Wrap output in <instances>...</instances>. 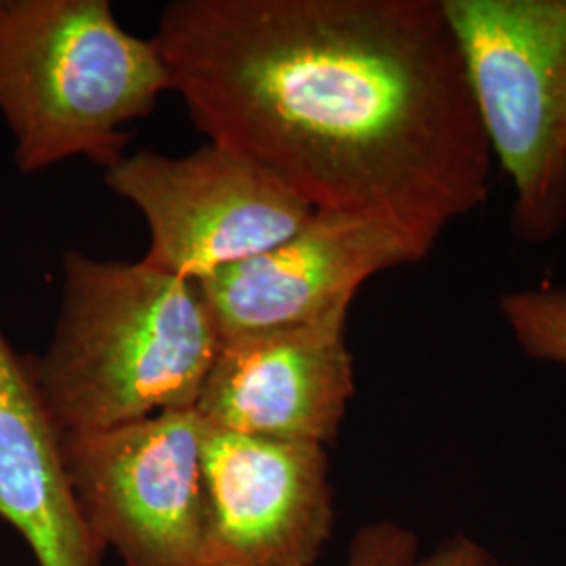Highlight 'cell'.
Here are the masks:
<instances>
[{
	"mask_svg": "<svg viewBox=\"0 0 566 566\" xmlns=\"http://www.w3.org/2000/svg\"><path fill=\"white\" fill-rule=\"evenodd\" d=\"M208 142L426 254L493 154L443 0H175L151 39Z\"/></svg>",
	"mask_w": 566,
	"mask_h": 566,
	"instance_id": "6da1fadb",
	"label": "cell"
},
{
	"mask_svg": "<svg viewBox=\"0 0 566 566\" xmlns=\"http://www.w3.org/2000/svg\"><path fill=\"white\" fill-rule=\"evenodd\" d=\"M219 344L198 282L67 252L53 338L23 364L55 432L78 434L196 409Z\"/></svg>",
	"mask_w": 566,
	"mask_h": 566,
	"instance_id": "7a4b0ae2",
	"label": "cell"
},
{
	"mask_svg": "<svg viewBox=\"0 0 566 566\" xmlns=\"http://www.w3.org/2000/svg\"><path fill=\"white\" fill-rule=\"evenodd\" d=\"M172 91L151 41L128 34L107 0H0V116L21 172L70 158L105 170L126 156V124Z\"/></svg>",
	"mask_w": 566,
	"mask_h": 566,
	"instance_id": "3957f363",
	"label": "cell"
},
{
	"mask_svg": "<svg viewBox=\"0 0 566 566\" xmlns=\"http://www.w3.org/2000/svg\"><path fill=\"white\" fill-rule=\"evenodd\" d=\"M493 158L514 187L512 231L566 224V0H443Z\"/></svg>",
	"mask_w": 566,
	"mask_h": 566,
	"instance_id": "277c9868",
	"label": "cell"
},
{
	"mask_svg": "<svg viewBox=\"0 0 566 566\" xmlns=\"http://www.w3.org/2000/svg\"><path fill=\"white\" fill-rule=\"evenodd\" d=\"M57 437L88 525L124 566H206L208 500L196 409Z\"/></svg>",
	"mask_w": 566,
	"mask_h": 566,
	"instance_id": "5b68a950",
	"label": "cell"
},
{
	"mask_svg": "<svg viewBox=\"0 0 566 566\" xmlns=\"http://www.w3.org/2000/svg\"><path fill=\"white\" fill-rule=\"evenodd\" d=\"M105 182L149 224L142 261L193 282L282 243L315 212L264 166L212 142L179 158L139 149Z\"/></svg>",
	"mask_w": 566,
	"mask_h": 566,
	"instance_id": "8992f818",
	"label": "cell"
},
{
	"mask_svg": "<svg viewBox=\"0 0 566 566\" xmlns=\"http://www.w3.org/2000/svg\"><path fill=\"white\" fill-rule=\"evenodd\" d=\"M206 566H315L334 533L324 446L240 434L202 420Z\"/></svg>",
	"mask_w": 566,
	"mask_h": 566,
	"instance_id": "52a82bcc",
	"label": "cell"
},
{
	"mask_svg": "<svg viewBox=\"0 0 566 566\" xmlns=\"http://www.w3.org/2000/svg\"><path fill=\"white\" fill-rule=\"evenodd\" d=\"M348 308L221 338L196 413L206 424L240 434L334 443L355 395Z\"/></svg>",
	"mask_w": 566,
	"mask_h": 566,
	"instance_id": "ba28073f",
	"label": "cell"
},
{
	"mask_svg": "<svg viewBox=\"0 0 566 566\" xmlns=\"http://www.w3.org/2000/svg\"><path fill=\"white\" fill-rule=\"evenodd\" d=\"M386 224L315 210L287 240L198 282L221 338L306 324L350 306L376 273L424 261Z\"/></svg>",
	"mask_w": 566,
	"mask_h": 566,
	"instance_id": "9c48e42d",
	"label": "cell"
},
{
	"mask_svg": "<svg viewBox=\"0 0 566 566\" xmlns=\"http://www.w3.org/2000/svg\"><path fill=\"white\" fill-rule=\"evenodd\" d=\"M0 518L39 566H102L107 549L88 525L30 374L0 332Z\"/></svg>",
	"mask_w": 566,
	"mask_h": 566,
	"instance_id": "30bf717a",
	"label": "cell"
},
{
	"mask_svg": "<svg viewBox=\"0 0 566 566\" xmlns=\"http://www.w3.org/2000/svg\"><path fill=\"white\" fill-rule=\"evenodd\" d=\"M500 315L531 359L566 365V285L539 283L507 292L500 298Z\"/></svg>",
	"mask_w": 566,
	"mask_h": 566,
	"instance_id": "8fae6325",
	"label": "cell"
},
{
	"mask_svg": "<svg viewBox=\"0 0 566 566\" xmlns=\"http://www.w3.org/2000/svg\"><path fill=\"white\" fill-rule=\"evenodd\" d=\"M418 556L416 531L385 518L361 526L353 535L344 566H413Z\"/></svg>",
	"mask_w": 566,
	"mask_h": 566,
	"instance_id": "7c38bea8",
	"label": "cell"
},
{
	"mask_svg": "<svg viewBox=\"0 0 566 566\" xmlns=\"http://www.w3.org/2000/svg\"><path fill=\"white\" fill-rule=\"evenodd\" d=\"M413 566H507L489 547L465 533H451L430 552L420 554Z\"/></svg>",
	"mask_w": 566,
	"mask_h": 566,
	"instance_id": "4fadbf2b",
	"label": "cell"
}]
</instances>
